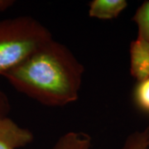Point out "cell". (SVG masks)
Listing matches in <instances>:
<instances>
[{"label":"cell","instance_id":"1","mask_svg":"<svg viewBox=\"0 0 149 149\" xmlns=\"http://www.w3.org/2000/svg\"><path fill=\"white\" fill-rule=\"evenodd\" d=\"M84 65L52 39L3 76L17 91L47 106H65L80 95Z\"/></svg>","mask_w":149,"mask_h":149},{"label":"cell","instance_id":"2","mask_svg":"<svg viewBox=\"0 0 149 149\" xmlns=\"http://www.w3.org/2000/svg\"><path fill=\"white\" fill-rule=\"evenodd\" d=\"M52 39L47 27L32 17L0 20V75L18 66Z\"/></svg>","mask_w":149,"mask_h":149},{"label":"cell","instance_id":"3","mask_svg":"<svg viewBox=\"0 0 149 149\" xmlns=\"http://www.w3.org/2000/svg\"><path fill=\"white\" fill-rule=\"evenodd\" d=\"M34 135L10 118H0V149H18L30 144Z\"/></svg>","mask_w":149,"mask_h":149},{"label":"cell","instance_id":"4","mask_svg":"<svg viewBox=\"0 0 149 149\" xmlns=\"http://www.w3.org/2000/svg\"><path fill=\"white\" fill-rule=\"evenodd\" d=\"M130 74L138 82L149 78V41L137 36L130 43Z\"/></svg>","mask_w":149,"mask_h":149},{"label":"cell","instance_id":"5","mask_svg":"<svg viewBox=\"0 0 149 149\" xmlns=\"http://www.w3.org/2000/svg\"><path fill=\"white\" fill-rule=\"evenodd\" d=\"M126 0H93L89 3V16L100 20L116 18L127 8Z\"/></svg>","mask_w":149,"mask_h":149},{"label":"cell","instance_id":"6","mask_svg":"<svg viewBox=\"0 0 149 149\" xmlns=\"http://www.w3.org/2000/svg\"><path fill=\"white\" fill-rule=\"evenodd\" d=\"M52 149H92V140L88 133L70 131L61 135Z\"/></svg>","mask_w":149,"mask_h":149},{"label":"cell","instance_id":"7","mask_svg":"<svg viewBox=\"0 0 149 149\" xmlns=\"http://www.w3.org/2000/svg\"><path fill=\"white\" fill-rule=\"evenodd\" d=\"M114 149H149V126L130 133L122 145Z\"/></svg>","mask_w":149,"mask_h":149},{"label":"cell","instance_id":"8","mask_svg":"<svg viewBox=\"0 0 149 149\" xmlns=\"http://www.w3.org/2000/svg\"><path fill=\"white\" fill-rule=\"evenodd\" d=\"M133 20L138 27V35L149 41V0L138 8Z\"/></svg>","mask_w":149,"mask_h":149},{"label":"cell","instance_id":"9","mask_svg":"<svg viewBox=\"0 0 149 149\" xmlns=\"http://www.w3.org/2000/svg\"><path fill=\"white\" fill-rule=\"evenodd\" d=\"M133 99L140 109L149 112V78L138 82L133 92Z\"/></svg>","mask_w":149,"mask_h":149},{"label":"cell","instance_id":"10","mask_svg":"<svg viewBox=\"0 0 149 149\" xmlns=\"http://www.w3.org/2000/svg\"><path fill=\"white\" fill-rule=\"evenodd\" d=\"M10 111V104L7 95L0 90V118L8 117Z\"/></svg>","mask_w":149,"mask_h":149},{"label":"cell","instance_id":"11","mask_svg":"<svg viewBox=\"0 0 149 149\" xmlns=\"http://www.w3.org/2000/svg\"><path fill=\"white\" fill-rule=\"evenodd\" d=\"M14 3L15 2L13 0H0V12H3L9 8L11 6L14 4Z\"/></svg>","mask_w":149,"mask_h":149}]
</instances>
